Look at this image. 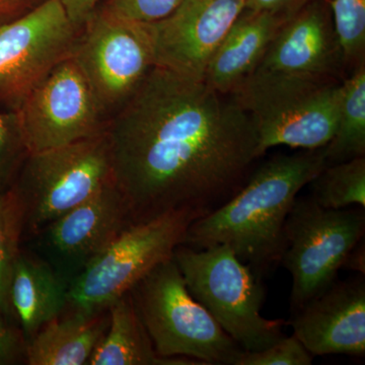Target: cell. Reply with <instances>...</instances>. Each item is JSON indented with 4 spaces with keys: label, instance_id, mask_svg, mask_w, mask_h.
<instances>
[{
    "label": "cell",
    "instance_id": "6da1fadb",
    "mask_svg": "<svg viewBox=\"0 0 365 365\" xmlns=\"http://www.w3.org/2000/svg\"><path fill=\"white\" fill-rule=\"evenodd\" d=\"M106 133L132 225L174 210L209 215L244 186L258 160L251 119L230 96L158 66Z\"/></svg>",
    "mask_w": 365,
    "mask_h": 365
},
{
    "label": "cell",
    "instance_id": "7a4b0ae2",
    "mask_svg": "<svg viewBox=\"0 0 365 365\" xmlns=\"http://www.w3.org/2000/svg\"><path fill=\"white\" fill-rule=\"evenodd\" d=\"M328 165L325 148L269 158L220 207L194 220L182 245L230 247L260 279L280 265L284 227L300 190Z\"/></svg>",
    "mask_w": 365,
    "mask_h": 365
},
{
    "label": "cell",
    "instance_id": "3957f363",
    "mask_svg": "<svg viewBox=\"0 0 365 365\" xmlns=\"http://www.w3.org/2000/svg\"><path fill=\"white\" fill-rule=\"evenodd\" d=\"M228 96L251 119L260 158L278 145L325 148L337 127L343 79L256 69Z\"/></svg>",
    "mask_w": 365,
    "mask_h": 365
},
{
    "label": "cell",
    "instance_id": "277c9868",
    "mask_svg": "<svg viewBox=\"0 0 365 365\" xmlns=\"http://www.w3.org/2000/svg\"><path fill=\"white\" fill-rule=\"evenodd\" d=\"M129 294L160 357L237 365L246 352L192 297L174 259L153 269Z\"/></svg>",
    "mask_w": 365,
    "mask_h": 365
},
{
    "label": "cell",
    "instance_id": "5b68a950",
    "mask_svg": "<svg viewBox=\"0 0 365 365\" xmlns=\"http://www.w3.org/2000/svg\"><path fill=\"white\" fill-rule=\"evenodd\" d=\"M173 259L192 297L245 351H260L284 337L287 322L262 316L263 282L230 247L180 245Z\"/></svg>",
    "mask_w": 365,
    "mask_h": 365
},
{
    "label": "cell",
    "instance_id": "8992f818",
    "mask_svg": "<svg viewBox=\"0 0 365 365\" xmlns=\"http://www.w3.org/2000/svg\"><path fill=\"white\" fill-rule=\"evenodd\" d=\"M114 182L107 133L31 153L13 190L23 215V241Z\"/></svg>",
    "mask_w": 365,
    "mask_h": 365
},
{
    "label": "cell",
    "instance_id": "52a82bcc",
    "mask_svg": "<svg viewBox=\"0 0 365 365\" xmlns=\"http://www.w3.org/2000/svg\"><path fill=\"white\" fill-rule=\"evenodd\" d=\"M199 217L194 211L174 210L125 228L71 283L66 309L107 311L153 269L173 258L189 225Z\"/></svg>",
    "mask_w": 365,
    "mask_h": 365
},
{
    "label": "cell",
    "instance_id": "ba28073f",
    "mask_svg": "<svg viewBox=\"0 0 365 365\" xmlns=\"http://www.w3.org/2000/svg\"><path fill=\"white\" fill-rule=\"evenodd\" d=\"M364 232V208L327 209L311 196L297 197L285 222L287 248L280 262L292 278V313L337 280Z\"/></svg>",
    "mask_w": 365,
    "mask_h": 365
},
{
    "label": "cell",
    "instance_id": "9c48e42d",
    "mask_svg": "<svg viewBox=\"0 0 365 365\" xmlns=\"http://www.w3.org/2000/svg\"><path fill=\"white\" fill-rule=\"evenodd\" d=\"M72 57L109 122L155 66L150 25L97 9L81 28Z\"/></svg>",
    "mask_w": 365,
    "mask_h": 365
},
{
    "label": "cell",
    "instance_id": "30bf717a",
    "mask_svg": "<svg viewBox=\"0 0 365 365\" xmlns=\"http://www.w3.org/2000/svg\"><path fill=\"white\" fill-rule=\"evenodd\" d=\"M81 29L60 0H44L0 25V105L18 111L29 93L73 54Z\"/></svg>",
    "mask_w": 365,
    "mask_h": 365
},
{
    "label": "cell",
    "instance_id": "8fae6325",
    "mask_svg": "<svg viewBox=\"0 0 365 365\" xmlns=\"http://www.w3.org/2000/svg\"><path fill=\"white\" fill-rule=\"evenodd\" d=\"M16 112L30 153L78 143L107 130L108 119L72 56L34 88Z\"/></svg>",
    "mask_w": 365,
    "mask_h": 365
},
{
    "label": "cell",
    "instance_id": "7c38bea8",
    "mask_svg": "<svg viewBox=\"0 0 365 365\" xmlns=\"http://www.w3.org/2000/svg\"><path fill=\"white\" fill-rule=\"evenodd\" d=\"M131 225L128 205L114 181L29 240V251L71 287Z\"/></svg>",
    "mask_w": 365,
    "mask_h": 365
},
{
    "label": "cell",
    "instance_id": "4fadbf2b",
    "mask_svg": "<svg viewBox=\"0 0 365 365\" xmlns=\"http://www.w3.org/2000/svg\"><path fill=\"white\" fill-rule=\"evenodd\" d=\"M246 0H182L167 18L150 24L155 66L204 81L206 68Z\"/></svg>",
    "mask_w": 365,
    "mask_h": 365
},
{
    "label": "cell",
    "instance_id": "5bb4252c",
    "mask_svg": "<svg viewBox=\"0 0 365 365\" xmlns=\"http://www.w3.org/2000/svg\"><path fill=\"white\" fill-rule=\"evenodd\" d=\"M364 275L338 281L292 313V335L313 356L365 354Z\"/></svg>",
    "mask_w": 365,
    "mask_h": 365
},
{
    "label": "cell",
    "instance_id": "9a60e30c",
    "mask_svg": "<svg viewBox=\"0 0 365 365\" xmlns=\"http://www.w3.org/2000/svg\"><path fill=\"white\" fill-rule=\"evenodd\" d=\"M256 69L344 79V58L329 1L312 0L290 16Z\"/></svg>",
    "mask_w": 365,
    "mask_h": 365
},
{
    "label": "cell",
    "instance_id": "2e32d148",
    "mask_svg": "<svg viewBox=\"0 0 365 365\" xmlns=\"http://www.w3.org/2000/svg\"><path fill=\"white\" fill-rule=\"evenodd\" d=\"M288 18L246 7L218 46L204 81L228 96L259 66L274 36Z\"/></svg>",
    "mask_w": 365,
    "mask_h": 365
},
{
    "label": "cell",
    "instance_id": "e0dca14e",
    "mask_svg": "<svg viewBox=\"0 0 365 365\" xmlns=\"http://www.w3.org/2000/svg\"><path fill=\"white\" fill-rule=\"evenodd\" d=\"M68 289L45 261L21 250L11 275L9 304L26 343L66 312Z\"/></svg>",
    "mask_w": 365,
    "mask_h": 365
},
{
    "label": "cell",
    "instance_id": "ac0fdd59",
    "mask_svg": "<svg viewBox=\"0 0 365 365\" xmlns=\"http://www.w3.org/2000/svg\"><path fill=\"white\" fill-rule=\"evenodd\" d=\"M108 325L109 309L98 314L68 309V313L49 322L26 343V364H88Z\"/></svg>",
    "mask_w": 365,
    "mask_h": 365
},
{
    "label": "cell",
    "instance_id": "d6986e66",
    "mask_svg": "<svg viewBox=\"0 0 365 365\" xmlns=\"http://www.w3.org/2000/svg\"><path fill=\"white\" fill-rule=\"evenodd\" d=\"M188 359H165L155 352L150 336L137 314L130 294L109 307V325L93 350L90 365H186Z\"/></svg>",
    "mask_w": 365,
    "mask_h": 365
},
{
    "label": "cell",
    "instance_id": "ffe728a7",
    "mask_svg": "<svg viewBox=\"0 0 365 365\" xmlns=\"http://www.w3.org/2000/svg\"><path fill=\"white\" fill-rule=\"evenodd\" d=\"M324 148L328 165L365 157V63L343 79L337 127Z\"/></svg>",
    "mask_w": 365,
    "mask_h": 365
},
{
    "label": "cell",
    "instance_id": "44dd1931",
    "mask_svg": "<svg viewBox=\"0 0 365 365\" xmlns=\"http://www.w3.org/2000/svg\"><path fill=\"white\" fill-rule=\"evenodd\" d=\"M309 185L322 207L365 208V157L327 165Z\"/></svg>",
    "mask_w": 365,
    "mask_h": 365
},
{
    "label": "cell",
    "instance_id": "7402d4cb",
    "mask_svg": "<svg viewBox=\"0 0 365 365\" xmlns=\"http://www.w3.org/2000/svg\"><path fill=\"white\" fill-rule=\"evenodd\" d=\"M23 215L14 190L0 195V311L14 321L9 304V285L21 251Z\"/></svg>",
    "mask_w": 365,
    "mask_h": 365
},
{
    "label": "cell",
    "instance_id": "603a6c76",
    "mask_svg": "<svg viewBox=\"0 0 365 365\" xmlns=\"http://www.w3.org/2000/svg\"><path fill=\"white\" fill-rule=\"evenodd\" d=\"M334 29L346 69L365 63V0H331Z\"/></svg>",
    "mask_w": 365,
    "mask_h": 365
},
{
    "label": "cell",
    "instance_id": "cb8c5ba5",
    "mask_svg": "<svg viewBox=\"0 0 365 365\" xmlns=\"http://www.w3.org/2000/svg\"><path fill=\"white\" fill-rule=\"evenodd\" d=\"M29 155L18 112H0V195L13 189Z\"/></svg>",
    "mask_w": 365,
    "mask_h": 365
},
{
    "label": "cell",
    "instance_id": "d4e9b609",
    "mask_svg": "<svg viewBox=\"0 0 365 365\" xmlns=\"http://www.w3.org/2000/svg\"><path fill=\"white\" fill-rule=\"evenodd\" d=\"M314 356L295 336H284L260 351L245 352L237 365H309Z\"/></svg>",
    "mask_w": 365,
    "mask_h": 365
},
{
    "label": "cell",
    "instance_id": "484cf974",
    "mask_svg": "<svg viewBox=\"0 0 365 365\" xmlns=\"http://www.w3.org/2000/svg\"><path fill=\"white\" fill-rule=\"evenodd\" d=\"M182 0H104L98 9L126 20L155 24L169 16Z\"/></svg>",
    "mask_w": 365,
    "mask_h": 365
},
{
    "label": "cell",
    "instance_id": "4316f807",
    "mask_svg": "<svg viewBox=\"0 0 365 365\" xmlns=\"http://www.w3.org/2000/svg\"><path fill=\"white\" fill-rule=\"evenodd\" d=\"M26 342L20 328L0 311V365L25 361Z\"/></svg>",
    "mask_w": 365,
    "mask_h": 365
},
{
    "label": "cell",
    "instance_id": "83f0119b",
    "mask_svg": "<svg viewBox=\"0 0 365 365\" xmlns=\"http://www.w3.org/2000/svg\"><path fill=\"white\" fill-rule=\"evenodd\" d=\"M312 0H246V7L289 18Z\"/></svg>",
    "mask_w": 365,
    "mask_h": 365
},
{
    "label": "cell",
    "instance_id": "f1b7e54d",
    "mask_svg": "<svg viewBox=\"0 0 365 365\" xmlns=\"http://www.w3.org/2000/svg\"><path fill=\"white\" fill-rule=\"evenodd\" d=\"M74 26L83 28L102 0H60Z\"/></svg>",
    "mask_w": 365,
    "mask_h": 365
},
{
    "label": "cell",
    "instance_id": "f546056e",
    "mask_svg": "<svg viewBox=\"0 0 365 365\" xmlns=\"http://www.w3.org/2000/svg\"><path fill=\"white\" fill-rule=\"evenodd\" d=\"M44 0H0V25L14 20Z\"/></svg>",
    "mask_w": 365,
    "mask_h": 365
},
{
    "label": "cell",
    "instance_id": "4dcf8cb0",
    "mask_svg": "<svg viewBox=\"0 0 365 365\" xmlns=\"http://www.w3.org/2000/svg\"><path fill=\"white\" fill-rule=\"evenodd\" d=\"M364 242H361L355 247L348 255L343 268L350 269L355 272L364 275L365 274V253Z\"/></svg>",
    "mask_w": 365,
    "mask_h": 365
}]
</instances>
